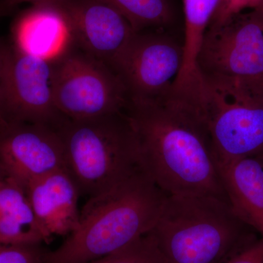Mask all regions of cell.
<instances>
[{"label":"cell","mask_w":263,"mask_h":263,"mask_svg":"<svg viewBox=\"0 0 263 263\" xmlns=\"http://www.w3.org/2000/svg\"><path fill=\"white\" fill-rule=\"evenodd\" d=\"M5 11H7L6 8H5L1 1L0 2V15L4 14Z\"/></svg>","instance_id":"cell-24"},{"label":"cell","mask_w":263,"mask_h":263,"mask_svg":"<svg viewBox=\"0 0 263 263\" xmlns=\"http://www.w3.org/2000/svg\"><path fill=\"white\" fill-rule=\"evenodd\" d=\"M0 164L24 190L35 180L67 169L60 130L27 123L2 126Z\"/></svg>","instance_id":"cell-10"},{"label":"cell","mask_w":263,"mask_h":263,"mask_svg":"<svg viewBox=\"0 0 263 263\" xmlns=\"http://www.w3.org/2000/svg\"><path fill=\"white\" fill-rule=\"evenodd\" d=\"M66 168L80 195L105 193L142 167L136 132L125 110L92 119H67L60 129Z\"/></svg>","instance_id":"cell-4"},{"label":"cell","mask_w":263,"mask_h":263,"mask_svg":"<svg viewBox=\"0 0 263 263\" xmlns=\"http://www.w3.org/2000/svg\"><path fill=\"white\" fill-rule=\"evenodd\" d=\"M73 29L76 47L113 70L134 35L127 19L104 0H62Z\"/></svg>","instance_id":"cell-11"},{"label":"cell","mask_w":263,"mask_h":263,"mask_svg":"<svg viewBox=\"0 0 263 263\" xmlns=\"http://www.w3.org/2000/svg\"><path fill=\"white\" fill-rule=\"evenodd\" d=\"M192 102L212 139L217 162L263 155V91L201 78Z\"/></svg>","instance_id":"cell-5"},{"label":"cell","mask_w":263,"mask_h":263,"mask_svg":"<svg viewBox=\"0 0 263 263\" xmlns=\"http://www.w3.org/2000/svg\"><path fill=\"white\" fill-rule=\"evenodd\" d=\"M136 132L143 171L167 195L228 202L206 124L190 99L174 91L125 109Z\"/></svg>","instance_id":"cell-1"},{"label":"cell","mask_w":263,"mask_h":263,"mask_svg":"<svg viewBox=\"0 0 263 263\" xmlns=\"http://www.w3.org/2000/svg\"><path fill=\"white\" fill-rule=\"evenodd\" d=\"M41 245H10L0 243V263H43Z\"/></svg>","instance_id":"cell-19"},{"label":"cell","mask_w":263,"mask_h":263,"mask_svg":"<svg viewBox=\"0 0 263 263\" xmlns=\"http://www.w3.org/2000/svg\"><path fill=\"white\" fill-rule=\"evenodd\" d=\"M11 37L18 51L53 62L76 46L72 22L61 2L31 5L15 19Z\"/></svg>","instance_id":"cell-12"},{"label":"cell","mask_w":263,"mask_h":263,"mask_svg":"<svg viewBox=\"0 0 263 263\" xmlns=\"http://www.w3.org/2000/svg\"><path fill=\"white\" fill-rule=\"evenodd\" d=\"M246 227L224 200L167 195L146 235L165 263H222L237 252Z\"/></svg>","instance_id":"cell-3"},{"label":"cell","mask_w":263,"mask_h":263,"mask_svg":"<svg viewBox=\"0 0 263 263\" xmlns=\"http://www.w3.org/2000/svg\"><path fill=\"white\" fill-rule=\"evenodd\" d=\"M53 94L59 111L72 120L122 111L129 103L117 72L76 46L55 62Z\"/></svg>","instance_id":"cell-7"},{"label":"cell","mask_w":263,"mask_h":263,"mask_svg":"<svg viewBox=\"0 0 263 263\" xmlns=\"http://www.w3.org/2000/svg\"><path fill=\"white\" fill-rule=\"evenodd\" d=\"M167 197L143 170L89 197L65 241L43 263H86L115 253L149 233Z\"/></svg>","instance_id":"cell-2"},{"label":"cell","mask_w":263,"mask_h":263,"mask_svg":"<svg viewBox=\"0 0 263 263\" xmlns=\"http://www.w3.org/2000/svg\"><path fill=\"white\" fill-rule=\"evenodd\" d=\"M183 63V40L167 30L135 33L113 70L127 90L129 103L157 101L171 94Z\"/></svg>","instance_id":"cell-9"},{"label":"cell","mask_w":263,"mask_h":263,"mask_svg":"<svg viewBox=\"0 0 263 263\" xmlns=\"http://www.w3.org/2000/svg\"><path fill=\"white\" fill-rule=\"evenodd\" d=\"M44 235L33 212L26 190L8 177L0 181V243L41 245Z\"/></svg>","instance_id":"cell-15"},{"label":"cell","mask_w":263,"mask_h":263,"mask_svg":"<svg viewBox=\"0 0 263 263\" xmlns=\"http://www.w3.org/2000/svg\"><path fill=\"white\" fill-rule=\"evenodd\" d=\"M55 62L5 45L0 84V127L39 124L60 130L67 118L57 108L53 94Z\"/></svg>","instance_id":"cell-8"},{"label":"cell","mask_w":263,"mask_h":263,"mask_svg":"<svg viewBox=\"0 0 263 263\" xmlns=\"http://www.w3.org/2000/svg\"><path fill=\"white\" fill-rule=\"evenodd\" d=\"M262 8L263 0H219L210 24L221 23L246 9L261 10Z\"/></svg>","instance_id":"cell-20"},{"label":"cell","mask_w":263,"mask_h":263,"mask_svg":"<svg viewBox=\"0 0 263 263\" xmlns=\"http://www.w3.org/2000/svg\"><path fill=\"white\" fill-rule=\"evenodd\" d=\"M5 51V45L0 42V84H1L2 75H3V64H4V57Z\"/></svg>","instance_id":"cell-23"},{"label":"cell","mask_w":263,"mask_h":263,"mask_svg":"<svg viewBox=\"0 0 263 263\" xmlns=\"http://www.w3.org/2000/svg\"><path fill=\"white\" fill-rule=\"evenodd\" d=\"M222 263H263V238L235 252Z\"/></svg>","instance_id":"cell-21"},{"label":"cell","mask_w":263,"mask_h":263,"mask_svg":"<svg viewBox=\"0 0 263 263\" xmlns=\"http://www.w3.org/2000/svg\"><path fill=\"white\" fill-rule=\"evenodd\" d=\"M114 7L131 24L135 32L166 30L174 20L170 0H104Z\"/></svg>","instance_id":"cell-17"},{"label":"cell","mask_w":263,"mask_h":263,"mask_svg":"<svg viewBox=\"0 0 263 263\" xmlns=\"http://www.w3.org/2000/svg\"><path fill=\"white\" fill-rule=\"evenodd\" d=\"M86 263H165L147 235L115 253Z\"/></svg>","instance_id":"cell-18"},{"label":"cell","mask_w":263,"mask_h":263,"mask_svg":"<svg viewBox=\"0 0 263 263\" xmlns=\"http://www.w3.org/2000/svg\"><path fill=\"white\" fill-rule=\"evenodd\" d=\"M197 68L201 78L237 81L263 91V10L209 24Z\"/></svg>","instance_id":"cell-6"},{"label":"cell","mask_w":263,"mask_h":263,"mask_svg":"<svg viewBox=\"0 0 263 263\" xmlns=\"http://www.w3.org/2000/svg\"><path fill=\"white\" fill-rule=\"evenodd\" d=\"M62 0H3L2 3L4 5L7 10L11 9L13 7L16 6L22 3H29L31 5L38 4V3H57V2H60Z\"/></svg>","instance_id":"cell-22"},{"label":"cell","mask_w":263,"mask_h":263,"mask_svg":"<svg viewBox=\"0 0 263 263\" xmlns=\"http://www.w3.org/2000/svg\"><path fill=\"white\" fill-rule=\"evenodd\" d=\"M260 10H263V8H262V9H261Z\"/></svg>","instance_id":"cell-25"},{"label":"cell","mask_w":263,"mask_h":263,"mask_svg":"<svg viewBox=\"0 0 263 263\" xmlns=\"http://www.w3.org/2000/svg\"><path fill=\"white\" fill-rule=\"evenodd\" d=\"M25 190L46 243L55 235H68L77 228L80 192L67 169L32 181Z\"/></svg>","instance_id":"cell-13"},{"label":"cell","mask_w":263,"mask_h":263,"mask_svg":"<svg viewBox=\"0 0 263 263\" xmlns=\"http://www.w3.org/2000/svg\"><path fill=\"white\" fill-rule=\"evenodd\" d=\"M217 162L232 209L263 238V155Z\"/></svg>","instance_id":"cell-14"},{"label":"cell","mask_w":263,"mask_h":263,"mask_svg":"<svg viewBox=\"0 0 263 263\" xmlns=\"http://www.w3.org/2000/svg\"><path fill=\"white\" fill-rule=\"evenodd\" d=\"M219 0H183L184 33L182 69L174 86V91L188 94L200 83L197 58L204 34L215 13Z\"/></svg>","instance_id":"cell-16"}]
</instances>
